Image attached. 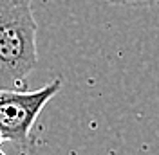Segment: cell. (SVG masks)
<instances>
[{"mask_svg":"<svg viewBox=\"0 0 159 155\" xmlns=\"http://www.w3.org/2000/svg\"><path fill=\"white\" fill-rule=\"evenodd\" d=\"M33 0H0V90H25L38 63Z\"/></svg>","mask_w":159,"mask_h":155,"instance_id":"obj_1","label":"cell"},{"mask_svg":"<svg viewBox=\"0 0 159 155\" xmlns=\"http://www.w3.org/2000/svg\"><path fill=\"white\" fill-rule=\"evenodd\" d=\"M0 155H6V153H4V152H2V150H0Z\"/></svg>","mask_w":159,"mask_h":155,"instance_id":"obj_5","label":"cell"},{"mask_svg":"<svg viewBox=\"0 0 159 155\" xmlns=\"http://www.w3.org/2000/svg\"><path fill=\"white\" fill-rule=\"evenodd\" d=\"M157 6H159V4H157Z\"/></svg>","mask_w":159,"mask_h":155,"instance_id":"obj_6","label":"cell"},{"mask_svg":"<svg viewBox=\"0 0 159 155\" xmlns=\"http://www.w3.org/2000/svg\"><path fill=\"white\" fill-rule=\"evenodd\" d=\"M61 88V79L36 90H0V134L4 141L18 146L29 144V134L40 112Z\"/></svg>","mask_w":159,"mask_h":155,"instance_id":"obj_2","label":"cell"},{"mask_svg":"<svg viewBox=\"0 0 159 155\" xmlns=\"http://www.w3.org/2000/svg\"><path fill=\"white\" fill-rule=\"evenodd\" d=\"M2 141H4V137H2V134H0V144H2Z\"/></svg>","mask_w":159,"mask_h":155,"instance_id":"obj_4","label":"cell"},{"mask_svg":"<svg viewBox=\"0 0 159 155\" xmlns=\"http://www.w3.org/2000/svg\"><path fill=\"white\" fill-rule=\"evenodd\" d=\"M112 6H132V7H145L159 4V0H107Z\"/></svg>","mask_w":159,"mask_h":155,"instance_id":"obj_3","label":"cell"}]
</instances>
